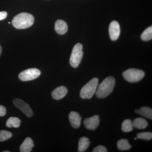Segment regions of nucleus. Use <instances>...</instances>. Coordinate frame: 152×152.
<instances>
[{
    "label": "nucleus",
    "mask_w": 152,
    "mask_h": 152,
    "mask_svg": "<svg viewBox=\"0 0 152 152\" xmlns=\"http://www.w3.org/2000/svg\"><path fill=\"white\" fill-rule=\"evenodd\" d=\"M34 21V18L32 15L27 13H21L14 17L12 24L16 28L22 29L30 27Z\"/></svg>",
    "instance_id": "f257e3e1"
},
{
    "label": "nucleus",
    "mask_w": 152,
    "mask_h": 152,
    "mask_svg": "<svg viewBox=\"0 0 152 152\" xmlns=\"http://www.w3.org/2000/svg\"><path fill=\"white\" fill-rule=\"evenodd\" d=\"M115 84V80L113 77L110 76L105 79L96 92L97 97L103 99L109 96L113 91Z\"/></svg>",
    "instance_id": "f03ea898"
},
{
    "label": "nucleus",
    "mask_w": 152,
    "mask_h": 152,
    "mask_svg": "<svg viewBox=\"0 0 152 152\" xmlns=\"http://www.w3.org/2000/svg\"><path fill=\"white\" fill-rule=\"evenodd\" d=\"M99 85V79L94 78L88 83L85 85L80 92V96L82 99H91L96 91V88Z\"/></svg>",
    "instance_id": "7ed1b4c3"
},
{
    "label": "nucleus",
    "mask_w": 152,
    "mask_h": 152,
    "mask_svg": "<svg viewBox=\"0 0 152 152\" xmlns=\"http://www.w3.org/2000/svg\"><path fill=\"white\" fill-rule=\"evenodd\" d=\"M124 78L130 83H136L140 81L145 76L143 71L137 69H130L123 73Z\"/></svg>",
    "instance_id": "20e7f679"
},
{
    "label": "nucleus",
    "mask_w": 152,
    "mask_h": 152,
    "mask_svg": "<svg viewBox=\"0 0 152 152\" xmlns=\"http://www.w3.org/2000/svg\"><path fill=\"white\" fill-rule=\"evenodd\" d=\"M83 45L77 43L75 45L70 58V64L72 67L77 68L78 66L83 58Z\"/></svg>",
    "instance_id": "39448f33"
},
{
    "label": "nucleus",
    "mask_w": 152,
    "mask_h": 152,
    "mask_svg": "<svg viewBox=\"0 0 152 152\" xmlns=\"http://www.w3.org/2000/svg\"><path fill=\"white\" fill-rule=\"evenodd\" d=\"M40 75L39 70L36 68H32L23 71L19 74V78L22 81H28L37 79Z\"/></svg>",
    "instance_id": "423d86ee"
},
{
    "label": "nucleus",
    "mask_w": 152,
    "mask_h": 152,
    "mask_svg": "<svg viewBox=\"0 0 152 152\" xmlns=\"http://www.w3.org/2000/svg\"><path fill=\"white\" fill-rule=\"evenodd\" d=\"M15 106L27 116L31 117L33 115L32 110L30 106L23 101L19 99H15L13 101Z\"/></svg>",
    "instance_id": "0eeeda50"
},
{
    "label": "nucleus",
    "mask_w": 152,
    "mask_h": 152,
    "mask_svg": "<svg viewBox=\"0 0 152 152\" xmlns=\"http://www.w3.org/2000/svg\"><path fill=\"white\" fill-rule=\"evenodd\" d=\"M109 34L112 41H116L119 37L121 30L119 24L116 21H113L109 26Z\"/></svg>",
    "instance_id": "6e6552de"
},
{
    "label": "nucleus",
    "mask_w": 152,
    "mask_h": 152,
    "mask_svg": "<svg viewBox=\"0 0 152 152\" xmlns=\"http://www.w3.org/2000/svg\"><path fill=\"white\" fill-rule=\"evenodd\" d=\"M99 117L97 115L86 119L84 121L85 127L90 130H95L99 126Z\"/></svg>",
    "instance_id": "1a4fd4ad"
},
{
    "label": "nucleus",
    "mask_w": 152,
    "mask_h": 152,
    "mask_svg": "<svg viewBox=\"0 0 152 152\" xmlns=\"http://www.w3.org/2000/svg\"><path fill=\"white\" fill-rule=\"evenodd\" d=\"M69 120L72 126L75 129H78L80 126L82 118L77 112H71L69 115Z\"/></svg>",
    "instance_id": "9d476101"
},
{
    "label": "nucleus",
    "mask_w": 152,
    "mask_h": 152,
    "mask_svg": "<svg viewBox=\"0 0 152 152\" xmlns=\"http://www.w3.org/2000/svg\"><path fill=\"white\" fill-rule=\"evenodd\" d=\"M68 90L65 86H60L55 89L52 93V97L56 100H60L67 94Z\"/></svg>",
    "instance_id": "9b49d317"
},
{
    "label": "nucleus",
    "mask_w": 152,
    "mask_h": 152,
    "mask_svg": "<svg viewBox=\"0 0 152 152\" xmlns=\"http://www.w3.org/2000/svg\"><path fill=\"white\" fill-rule=\"evenodd\" d=\"M55 29L59 34H64L68 31L67 25L65 22L62 20H58L55 23Z\"/></svg>",
    "instance_id": "f8f14e48"
},
{
    "label": "nucleus",
    "mask_w": 152,
    "mask_h": 152,
    "mask_svg": "<svg viewBox=\"0 0 152 152\" xmlns=\"http://www.w3.org/2000/svg\"><path fill=\"white\" fill-rule=\"evenodd\" d=\"M34 147V144L31 138L27 137L20 146V152H31Z\"/></svg>",
    "instance_id": "ddd939ff"
},
{
    "label": "nucleus",
    "mask_w": 152,
    "mask_h": 152,
    "mask_svg": "<svg viewBox=\"0 0 152 152\" xmlns=\"http://www.w3.org/2000/svg\"><path fill=\"white\" fill-rule=\"evenodd\" d=\"M136 113L140 114L141 115L148 118L150 119H152V110L148 107H142L139 110H136Z\"/></svg>",
    "instance_id": "4468645a"
},
{
    "label": "nucleus",
    "mask_w": 152,
    "mask_h": 152,
    "mask_svg": "<svg viewBox=\"0 0 152 152\" xmlns=\"http://www.w3.org/2000/svg\"><path fill=\"white\" fill-rule=\"evenodd\" d=\"M90 145L89 140L86 137H82L79 140L78 144L79 152H83L86 151Z\"/></svg>",
    "instance_id": "2eb2a0df"
},
{
    "label": "nucleus",
    "mask_w": 152,
    "mask_h": 152,
    "mask_svg": "<svg viewBox=\"0 0 152 152\" xmlns=\"http://www.w3.org/2000/svg\"><path fill=\"white\" fill-rule=\"evenodd\" d=\"M133 126L139 129H143L148 126V123L142 118H138L135 119L133 122Z\"/></svg>",
    "instance_id": "dca6fc26"
},
{
    "label": "nucleus",
    "mask_w": 152,
    "mask_h": 152,
    "mask_svg": "<svg viewBox=\"0 0 152 152\" xmlns=\"http://www.w3.org/2000/svg\"><path fill=\"white\" fill-rule=\"evenodd\" d=\"M21 121L17 117H11L7 121L6 126L7 127L18 128L20 125Z\"/></svg>",
    "instance_id": "f3484780"
},
{
    "label": "nucleus",
    "mask_w": 152,
    "mask_h": 152,
    "mask_svg": "<svg viewBox=\"0 0 152 152\" xmlns=\"http://www.w3.org/2000/svg\"><path fill=\"white\" fill-rule=\"evenodd\" d=\"M131 147L128 140L126 139H121L117 142V147L121 151H127L130 149Z\"/></svg>",
    "instance_id": "a211bd4d"
},
{
    "label": "nucleus",
    "mask_w": 152,
    "mask_h": 152,
    "mask_svg": "<svg viewBox=\"0 0 152 152\" xmlns=\"http://www.w3.org/2000/svg\"><path fill=\"white\" fill-rule=\"evenodd\" d=\"M133 123L131 120H125L122 124V130L125 132H128L133 130Z\"/></svg>",
    "instance_id": "6ab92c4d"
},
{
    "label": "nucleus",
    "mask_w": 152,
    "mask_h": 152,
    "mask_svg": "<svg viewBox=\"0 0 152 152\" xmlns=\"http://www.w3.org/2000/svg\"><path fill=\"white\" fill-rule=\"evenodd\" d=\"M141 38L142 40L144 41H149L152 39V27L147 28L141 36Z\"/></svg>",
    "instance_id": "aec40b11"
},
{
    "label": "nucleus",
    "mask_w": 152,
    "mask_h": 152,
    "mask_svg": "<svg viewBox=\"0 0 152 152\" xmlns=\"http://www.w3.org/2000/svg\"><path fill=\"white\" fill-rule=\"evenodd\" d=\"M12 133L8 131H0V142L4 141L12 137Z\"/></svg>",
    "instance_id": "412c9836"
},
{
    "label": "nucleus",
    "mask_w": 152,
    "mask_h": 152,
    "mask_svg": "<svg viewBox=\"0 0 152 152\" xmlns=\"http://www.w3.org/2000/svg\"><path fill=\"white\" fill-rule=\"evenodd\" d=\"M137 138L146 140H149L152 139V133L150 132L138 133L137 134Z\"/></svg>",
    "instance_id": "4be33fe9"
},
{
    "label": "nucleus",
    "mask_w": 152,
    "mask_h": 152,
    "mask_svg": "<svg viewBox=\"0 0 152 152\" xmlns=\"http://www.w3.org/2000/svg\"><path fill=\"white\" fill-rule=\"evenodd\" d=\"M107 151L106 147L103 145H99L96 147L93 150V152H107Z\"/></svg>",
    "instance_id": "5701e85b"
},
{
    "label": "nucleus",
    "mask_w": 152,
    "mask_h": 152,
    "mask_svg": "<svg viewBox=\"0 0 152 152\" xmlns=\"http://www.w3.org/2000/svg\"><path fill=\"white\" fill-rule=\"evenodd\" d=\"M6 113V108L4 106L0 105V116L3 117L5 115Z\"/></svg>",
    "instance_id": "b1692460"
},
{
    "label": "nucleus",
    "mask_w": 152,
    "mask_h": 152,
    "mask_svg": "<svg viewBox=\"0 0 152 152\" xmlns=\"http://www.w3.org/2000/svg\"><path fill=\"white\" fill-rule=\"evenodd\" d=\"M7 16V13L5 11L0 12V20H4Z\"/></svg>",
    "instance_id": "393cba45"
},
{
    "label": "nucleus",
    "mask_w": 152,
    "mask_h": 152,
    "mask_svg": "<svg viewBox=\"0 0 152 152\" xmlns=\"http://www.w3.org/2000/svg\"><path fill=\"white\" fill-rule=\"evenodd\" d=\"M2 52V48L1 46L0 45V56H1V53Z\"/></svg>",
    "instance_id": "a878e982"
},
{
    "label": "nucleus",
    "mask_w": 152,
    "mask_h": 152,
    "mask_svg": "<svg viewBox=\"0 0 152 152\" xmlns=\"http://www.w3.org/2000/svg\"><path fill=\"white\" fill-rule=\"evenodd\" d=\"M10 151H4V152H10Z\"/></svg>",
    "instance_id": "bb28decb"
},
{
    "label": "nucleus",
    "mask_w": 152,
    "mask_h": 152,
    "mask_svg": "<svg viewBox=\"0 0 152 152\" xmlns=\"http://www.w3.org/2000/svg\"><path fill=\"white\" fill-rule=\"evenodd\" d=\"M137 138H134V140H136V139H137Z\"/></svg>",
    "instance_id": "cd10ccee"
}]
</instances>
